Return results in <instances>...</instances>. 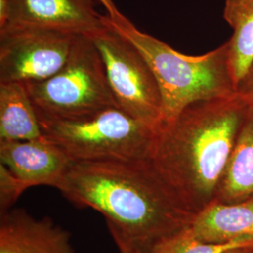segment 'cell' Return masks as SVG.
I'll return each instance as SVG.
<instances>
[{"instance_id":"cell-1","label":"cell","mask_w":253,"mask_h":253,"mask_svg":"<svg viewBox=\"0 0 253 253\" xmlns=\"http://www.w3.org/2000/svg\"><path fill=\"white\" fill-rule=\"evenodd\" d=\"M58 190L77 208L100 212L113 238L144 253L189 228L195 217L149 161L72 162Z\"/></svg>"},{"instance_id":"cell-2","label":"cell","mask_w":253,"mask_h":253,"mask_svg":"<svg viewBox=\"0 0 253 253\" xmlns=\"http://www.w3.org/2000/svg\"><path fill=\"white\" fill-rule=\"evenodd\" d=\"M252 108L234 95L196 101L156 129L149 162L194 215L215 201L239 130Z\"/></svg>"},{"instance_id":"cell-3","label":"cell","mask_w":253,"mask_h":253,"mask_svg":"<svg viewBox=\"0 0 253 253\" xmlns=\"http://www.w3.org/2000/svg\"><path fill=\"white\" fill-rule=\"evenodd\" d=\"M103 20L133 43L152 69L163 99V122L172 120L196 101L238 92L230 67L228 42L207 54L191 56L141 31L117 7L107 11Z\"/></svg>"},{"instance_id":"cell-4","label":"cell","mask_w":253,"mask_h":253,"mask_svg":"<svg viewBox=\"0 0 253 253\" xmlns=\"http://www.w3.org/2000/svg\"><path fill=\"white\" fill-rule=\"evenodd\" d=\"M38 118L43 137L73 162L149 161L156 130L120 107L73 119Z\"/></svg>"},{"instance_id":"cell-5","label":"cell","mask_w":253,"mask_h":253,"mask_svg":"<svg viewBox=\"0 0 253 253\" xmlns=\"http://www.w3.org/2000/svg\"><path fill=\"white\" fill-rule=\"evenodd\" d=\"M39 116L73 119L119 107L90 38L78 35L68 61L45 80L24 83Z\"/></svg>"},{"instance_id":"cell-6","label":"cell","mask_w":253,"mask_h":253,"mask_svg":"<svg viewBox=\"0 0 253 253\" xmlns=\"http://www.w3.org/2000/svg\"><path fill=\"white\" fill-rule=\"evenodd\" d=\"M103 23L88 38L102 58L118 106L156 130L163 121V99L152 69L133 43Z\"/></svg>"},{"instance_id":"cell-7","label":"cell","mask_w":253,"mask_h":253,"mask_svg":"<svg viewBox=\"0 0 253 253\" xmlns=\"http://www.w3.org/2000/svg\"><path fill=\"white\" fill-rule=\"evenodd\" d=\"M78 35L34 27H0V82H38L68 61Z\"/></svg>"},{"instance_id":"cell-8","label":"cell","mask_w":253,"mask_h":253,"mask_svg":"<svg viewBox=\"0 0 253 253\" xmlns=\"http://www.w3.org/2000/svg\"><path fill=\"white\" fill-rule=\"evenodd\" d=\"M102 18L95 9V0H9L8 18L3 27H34L90 37L104 26Z\"/></svg>"},{"instance_id":"cell-9","label":"cell","mask_w":253,"mask_h":253,"mask_svg":"<svg viewBox=\"0 0 253 253\" xmlns=\"http://www.w3.org/2000/svg\"><path fill=\"white\" fill-rule=\"evenodd\" d=\"M72 162L59 146L44 137L29 141L0 140V163L27 189L49 186L58 190Z\"/></svg>"},{"instance_id":"cell-10","label":"cell","mask_w":253,"mask_h":253,"mask_svg":"<svg viewBox=\"0 0 253 253\" xmlns=\"http://www.w3.org/2000/svg\"><path fill=\"white\" fill-rule=\"evenodd\" d=\"M0 253H76L71 235L49 217L38 219L23 208L1 216Z\"/></svg>"},{"instance_id":"cell-11","label":"cell","mask_w":253,"mask_h":253,"mask_svg":"<svg viewBox=\"0 0 253 253\" xmlns=\"http://www.w3.org/2000/svg\"><path fill=\"white\" fill-rule=\"evenodd\" d=\"M189 229L196 238L207 243L253 238V196L235 204L212 202L195 215Z\"/></svg>"},{"instance_id":"cell-12","label":"cell","mask_w":253,"mask_h":253,"mask_svg":"<svg viewBox=\"0 0 253 253\" xmlns=\"http://www.w3.org/2000/svg\"><path fill=\"white\" fill-rule=\"evenodd\" d=\"M252 104V103H251ZM253 196V105L239 130L215 201L235 204Z\"/></svg>"},{"instance_id":"cell-13","label":"cell","mask_w":253,"mask_h":253,"mask_svg":"<svg viewBox=\"0 0 253 253\" xmlns=\"http://www.w3.org/2000/svg\"><path fill=\"white\" fill-rule=\"evenodd\" d=\"M36 109L20 82H0V140L29 141L42 138Z\"/></svg>"},{"instance_id":"cell-14","label":"cell","mask_w":253,"mask_h":253,"mask_svg":"<svg viewBox=\"0 0 253 253\" xmlns=\"http://www.w3.org/2000/svg\"><path fill=\"white\" fill-rule=\"evenodd\" d=\"M223 17L233 29L229 58L238 89L253 67V0H225Z\"/></svg>"},{"instance_id":"cell-15","label":"cell","mask_w":253,"mask_h":253,"mask_svg":"<svg viewBox=\"0 0 253 253\" xmlns=\"http://www.w3.org/2000/svg\"><path fill=\"white\" fill-rule=\"evenodd\" d=\"M239 248L253 249V238L244 237L222 244L207 243L196 238L187 228L159 241L146 253H224Z\"/></svg>"},{"instance_id":"cell-16","label":"cell","mask_w":253,"mask_h":253,"mask_svg":"<svg viewBox=\"0 0 253 253\" xmlns=\"http://www.w3.org/2000/svg\"><path fill=\"white\" fill-rule=\"evenodd\" d=\"M27 187L9 169L0 163V215H4L17 202Z\"/></svg>"},{"instance_id":"cell-17","label":"cell","mask_w":253,"mask_h":253,"mask_svg":"<svg viewBox=\"0 0 253 253\" xmlns=\"http://www.w3.org/2000/svg\"><path fill=\"white\" fill-rule=\"evenodd\" d=\"M238 91L243 93L248 97V99L253 105V67L248 75L245 77L244 80L240 84Z\"/></svg>"},{"instance_id":"cell-18","label":"cell","mask_w":253,"mask_h":253,"mask_svg":"<svg viewBox=\"0 0 253 253\" xmlns=\"http://www.w3.org/2000/svg\"><path fill=\"white\" fill-rule=\"evenodd\" d=\"M114 240L118 245L120 253H142L140 250L136 249L134 246L127 243L125 240H122L119 238H114Z\"/></svg>"},{"instance_id":"cell-19","label":"cell","mask_w":253,"mask_h":253,"mask_svg":"<svg viewBox=\"0 0 253 253\" xmlns=\"http://www.w3.org/2000/svg\"><path fill=\"white\" fill-rule=\"evenodd\" d=\"M9 0H0V27H3L8 18Z\"/></svg>"},{"instance_id":"cell-20","label":"cell","mask_w":253,"mask_h":253,"mask_svg":"<svg viewBox=\"0 0 253 253\" xmlns=\"http://www.w3.org/2000/svg\"><path fill=\"white\" fill-rule=\"evenodd\" d=\"M224 253H253V248H239V249H233L229 250Z\"/></svg>"},{"instance_id":"cell-21","label":"cell","mask_w":253,"mask_h":253,"mask_svg":"<svg viewBox=\"0 0 253 253\" xmlns=\"http://www.w3.org/2000/svg\"><path fill=\"white\" fill-rule=\"evenodd\" d=\"M97 1L103 6L107 11H110V10H112V9L116 8V6L112 2V0H97Z\"/></svg>"}]
</instances>
